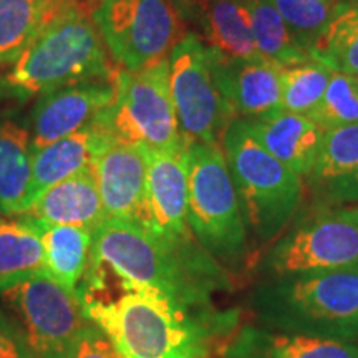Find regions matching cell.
I'll return each instance as SVG.
<instances>
[{
	"label": "cell",
	"instance_id": "1",
	"mask_svg": "<svg viewBox=\"0 0 358 358\" xmlns=\"http://www.w3.org/2000/svg\"><path fill=\"white\" fill-rule=\"evenodd\" d=\"M88 267L111 271L123 290L153 289L204 315L213 295L229 289V272L196 239L171 243L141 224L108 217L93 232Z\"/></svg>",
	"mask_w": 358,
	"mask_h": 358
},
{
	"label": "cell",
	"instance_id": "2",
	"mask_svg": "<svg viewBox=\"0 0 358 358\" xmlns=\"http://www.w3.org/2000/svg\"><path fill=\"white\" fill-rule=\"evenodd\" d=\"M83 310L123 358H201L216 329L231 319L181 307L153 289H128L116 299H83Z\"/></svg>",
	"mask_w": 358,
	"mask_h": 358
},
{
	"label": "cell",
	"instance_id": "3",
	"mask_svg": "<svg viewBox=\"0 0 358 358\" xmlns=\"http://www.w3.org/2000/svg\"><path fill=\"white\" fill-rule=\"evenodd\" d=\"M249 307L268 330L357 342L358 268L266 277L250 290Z\"/></svg>",
	"mask_w": 358,
	"mask_h": 358
},
{
	"label": "cell",
	"instance_id": "4",
	"mask_svg": "<svg viewBox=\"0 0 358 358\" xmlns=\"http://www.w3.org/2000/svg\"><path fill=\"white\" fill-rule=\"evenodd\" d=\"M88 0L62 13L0 77V101L25 103L55 90L116 75Z\"/></svg>",
	"mask_w": 358,
	"mask_h": 358
},
{
	"label": "cell",
	"instance_id": "5",
	"mask_svg": "<svg viewBox=\"0 0 358 358\" xmlns=\"http://www.w3.org/2000/svg\"><path fill=\"white\" fill-rule=\"evenodd\" d=\"M221 148L234 182L250 249L271 245L299 211L303 178L282 164L254 136L249 120L236 118Z\"/></svg>",
	"mask_w": 358,
	"mask_h": 358
},
{
	"label": "cell",
	"instance_id": "6",
	"mask_svg": "<svg viewBox=\"0 0 358 358\" xmlns=\"http://www.w3.org/2000/svg\"><path fill=\"white\" fill-rule=\"evenodd\" d=\"M186 156L191 234L227 272L241 274L252 249L222 148L189 143Z\"/></svg>",
	"mask_w": 358,
	"mask_h": 358
},
{
	"label": "cell",
	"instance_id": "7",
	"mask_svg": "<svg viewBox=\"0 0 358 358\" xmlns=\"http://www.w3.org/2000/svg\"><path fill=\"white\" fill-rule=\"evenodd\" d=\"M93 123L111 140L146 151L185 148L187 143L179 129L169 90L168 58L136 71L118 69L113 101Z\"/></svg>",
	"mask_w": 358,
	"mask_h": 358
},
{
	"label": "cell",
	"instance_id": "8",
	"mask_svg": "<svg viewBox=\"0 0 358 358\" xmlns=\"http://www.w3.org/2000/svg\"><path fill=\"white\" fill-rule=\"evenodd\" d=\"M92 19L120 69L141 70L169 57L185 32L174 0H88Z\"/></svg>",
	"mask_w": 358,
	"mask_h": 358
},
{
	"label": "cell",
	"instance_id": "9",
	"mask_svg": "<svg viewBox=\"0 0 358 358\" xmlns=\"http://www.w3.org/2000/svg\"><path fill=\"white\" fill-rule=\"evenodd\" d=\"M342 268H358L357 206H332L289 226L259 266L264 279Z\"/></svg>",
	"mask_w": 358,
	"mask_h": 358
},
{
	"label": "cell",
	"instance_id": "10",
	"mask_svg": "<svg viewBox=\"0 0 358 358\" xmlns=\"http://www.w3.org/2000/svg\"><path fill=\"white\" fill-rule=\"evenodd\" d=\"M168 62L169 90L185 141L221 146L236 115L217 83L209 47L198 34L187 32Z\"/></svg>",
	"mask_w": 358,
	"mask_h": 358
},
{
	"label": "cell",
	"instance_id": "11",
	"mask_svg": "<svg viewBox=\"0 0 358 358\" xmlns=\"http://www.w3.org/2000/svg\"><path fill=\"white\" fill-rule=\"evenodd\" d=\"M32 358H66L92 324L78 294L48 274H38L0 290Z\"/></svg>",
	"mask_w": 358,
	"mask_h": 358
},
{
	"label": "cell",
	"instance_id": "12",
	"mask_svg": "<svg viewBox=\"0 0 358 358\" xmlns=\"http://www.w3.org/2000/svg\"><path fill=\"white\" fill-rule=\"evenodd\" d=\"M106 216L150 226L148 211V151L110 140L92 164Z\"/></svg>",
	"mask_w": 358,
	"mask_h": 358
},
{
	"label": "cell",
	"instance_id": "13",
	"mask_svg": "<svg viewBox=\"0 0 358 358\" xmlns=\"http://www.w3.org/2000/svg\"><path fill=\"white\" fill-rule=\"evenodd\" d=\"M113 98L115 77L88 80L40 96L30 116L32 153L92 124Z\"/></svg>",
	"mask_w": 358,
	"mask_h": 358
},
{
	"label": "cell",
	"instance_id": "14",
	"mask_svg": "<svg viewBox=\"0 0 358 358\" xmlns=\"http://www.w3.org/2000/svg\"><path fill=\"white\" fill-rule=\"evenodd\" d=\"M186 150L148 151V229L171 243L194 239L187 226Z\"/></svg>",
	"mask_w": 358,
	"mask_h": 358
},
{
	"label": "cell",
	"instance_id": "15",
	"mask_svg": "<svg viewBox=\"0 0 358 358\" xmlns=\"http://www.w3.org/2000/svg\"><path fill=\"white\" fill-rule=\"evenodd\" d=\"M211 53L217 83L236 118L252 122L282 111L280 66L261 55L231 60Z\"/></svg>",
	"mask_w": 358,
	"mask_h": 358
},
{
	"label": "cell",
	"instance_id": "16",
	"mask_svg": "<svg viewBox=\"0 0 358 358\" xmlns=\"http://www.w3.org/2000/svg\"><path fill=\"white\" fill-rule=\"evenodd\" d=\"M307 185L325 206L358 203V123L325 131Z\"/></svg>",
	"mask_w": 358,
	"mask_h": 358
},
{
	"label": "cell",
	"instance_id": "17",
	"mask_svg": "<svg viewBox=\"0 0 358 358\" xmlns=\"http://www.w3.org/2000/svg\"><path fill=\"white\" fill-rule=\"evenodd\" d=\"M181 13L194 19L201 40L222 58L249 60L259 57L249 0H192Z\"/></svg>",
	"mask_w": 358,
	"mask_h": 358
},
{
	"label": "cell",
	"instance_id": "18",
	"mask_svg": "<svg viewBox=\"0 0 358 358\" xmlns=\"http://www.w3.org/2000/svg\"><path fill=\"white\" fill-rule=\"evenodd\" d=\"M25 214L52 224L83 227L92 232L108 219L92 168L40 192Z\"/></svg>",
	"mask_w": 358,
	"mask_h": 358
},
{
	"label": "cell",
	"instance_id": "19",
	"mask_svg": "<svg viewBox=\"0 0 358 358\" xmlns=\"http://www.w3.org/2000/svg\"><path fill=\"white\" fill-rule=\"evenodd\" d=\"M222 358H358V343L282 334L248 324L229 340Z\"/></svg>",
	"mask_w": 358,
	"mask_h": 358
},
{
	"label": "cell",
	"instance_id": "20",
	"mask_svg": "<svg viewBox=\"0 0 358 358\" xmlns=\"http://www.w3.org/2000/svg\"><path fill=\"white\" fill-rule=\"evenodd\" d=\"M254 136L266 150L299 176L307 178L320 153L325 131L307 115L279 111L252 120Z\"/></svg>",
	"mask_w": 358,
	"mask_h": 358
},
{
	"label": "cell",
	"instance_id": "21",
	"mask_svg": "<svg viewBox=\"0 0 358 358\" xmlns=\"http://www.w3.org/2000/svg\"><path fill=\"white\" fill-rule=\"evenodd\" d=\"M32 204V136L12 116L0 118V213L24 216Z\"/></svg>",
	"mask_w": 358,
	"mask_h": 358
},
{
	"label": "cell",
	"instance_id": "22",
	"mask_svg": "<svg viewBox=\"0 0 358 358\" xmlns=\"http://www.w3.org/2000/svg\"><path fill=\"white\" fill-rule=\"evenodd\" d=\"M110 136L95 123L32 153V203L58 181L92 168Z\"/></svg>",
	"mask_w": 358,
	"mask_h": 358
},
{
	"label": "cell",
	"instance_id": "23",
	"mask_svg": "<svg viewBox=\"0 0 358 358\" xmlns=\"http://www.w3.org/2000/svg\"><path fill=\"white\" fill-rule=\"evenodd\" d=\"M20 217L40 237L48 275L66 290L78 294L92 254L93 232L83 227L52 224L27 214Z\"/></svg>",
	"mask_w": 358,
	"mask_h": 358
},
{
	"label": "cell",
	"instance_id": "24",
	"mask_svg": "<svg viewBox=\"0 0 358 358\" xmlns=\"http://www.w3.org/2000/svg\"><path fill=\"white\" fill-rule=\"evenodd\" d=\"M82 0H0V65L15 64L62 13Z\"/></svg>",
	"mask_w": 358,
	"mask_h": 358
},
{
	"label": "cell",
	"instance_id": "25",
	"mask_svg": "<svg viewBox=\"0 0 358 358\" xmlns=\"http://www.w3.org/2000/svg\"><path fill=\"white\" fill-rule=\"evenodd\" d=\"M38 274H48L43 245L22 217L0 216V290Z\"/></svg>",
	"mask_w": 358,
	"mask_h": 358
},
{
	"label": "cell",
	"instance_id": "26",
	"mask_svg": "<svg viewBox=\"0 0 358 358\" xmlns=\"http://www.w3.org/2000/svg\"><path fill=\"white\" fill-rule=\"evenodd\" d=\"M308 55L329 70L358 77V0H338L332 20Z\"/></svg>",
	"mask_w": 358,
	"mask_h": 358
},
{
	"label": "cell",
	"instance_id": "27",
	"mask_svg": "<svg viewBox=\"0 0 358 358\" xmlns=\"http://www.w3.org/2000/svg\"><path fill=\"white\" fill-rule=\"evenodd\" d=\"M252 35L259 55L280 69L310 62L306 48L294 37L272 0H249Z\"/></svg>",
	"mask_w": 358,
	"mask_h": 358
},
{
	"label": "cell",
	"instance_id": "28",
	"mask_svg": "<svg viewBox=\"0 0 358 358\" xmlns=\"http://www.w3.org/2000/svg\"><path fill=\"white\" fill-rule=\"evenodd\" d=\"M330 73L332 70L313 60L280 69L282 110L297 115L310 113L324 96Z\"/></svg>",
	"mask_w": 358,
	"mask_h": 358
},
{
	"label": "cell",
	"instance_id": "29",
	"mask_svg": "<svg viewBox=\"0 0 358 358\" xmlns=\"http://www.w3.org/2000/svg\"><path fill=\"white\" fill-rule=\"evenodd\" d=\"M307 116L324 131L358 123V77L332 71L320 103Z\"/></svg>",
	"mask_w": 358,
	"mask_h": 358
},
{
	"label": "cell",
	"instance_id": "30",
	"mask_svg": "<svg viewBox=\"0 0 358 358\" xmlns=\"http://www.w3.org/2000/svg\"><path fill=\"white\" fill-rule=\"evenodd\" d=\"M282 20L308 52L332 20L338 0H272Z\"/></svg>",
	"mask_w": 358,
	"mask_h": 358
},
{
	"label": "cell",
	"instance_id": "31",
	"mask_svg": "<svg viewBox=\"0 0 358 358\" xmlns=\"http://www.w3.org/2000/svg\"><path fill=\"white\" fill-rule=\"evenodd\" d=\"M66 358H123L118 348L113 345L96 324H90L80 335L75 347Z\"/></svg>",
	"mask_w": 358,
	"mask_h": 358
},
{
	"label": "cell",
	"instance_id": "32",
	"mask_svg": "<svg viewBox=\"0 0 358 358\" xmlns=\"http://www.w3.org/2000/svg\"><path fill=\"white\" fill-rule=\"evenodd\" d=\"M0 358H32L19 327L0 310Z\"/></svg>",
	"mask_w": 358,
	"mask_h": 358
},
{
	"label": "cell",
	"instance_id": "33",
	"mask_svg": "<svg viewBox=\"0 0 358 358\" xmlns=\"http://www.w3.org/2000/svg\"><path fill=\"white\" fill-rule=\"evenodd\" d=\"M189 2H192V0H176V3H178V7H179V10H182V8H185Z\"/></svg>",
	"mask_w": 358,
	"mask_h": 358
},
{
	"label": "cell",
	"instance_id": "34",
	"mask_svg": "<svg viewBox=\"0 0 358 358\" xmlns=\"http://www.w3.org/2000/svg\"><path fill=\"white\" fill-rule=\"evenodd\" d=\"M174 2H176V0H174Z\"/></svg>",
	"mask_w": 358,
	"mask_h": 358
}]
</instances>
